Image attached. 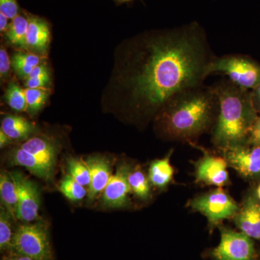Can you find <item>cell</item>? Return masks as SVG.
I'll use <instances>...</instances> for the list:
<instances>
[{"instance_id":"cell-4","label":"cell","mask_w":260,"mask_h":260,"mask_svg":"<svg viewBox=\"0 0 260 260\" xmlns=\"http://www.w3.org/2000/svg\"><path fill=\"white\" fill-rule=\"evenodd\" d=\"M220 73L242 88L252 90L260 83V63L245 54H231L212 59L208 75Z\"/></svg>"},{"instance_id":"cell-16","label":"cell","mask_w":260,"mask_h":260,"mask_svg":"<svg viewBox=\"0 0 260 260\" xmlns=\"http://www.w3.org/2000/svg\"><path fill=\"white\" fill-rule=\"evenodd\" d=\"M7 160L10 165L25 168L31 174L44 180H51L54 175V171L19 146L10 150L7 155Z\"/></svg>"},{"instance_id":"cell-15","label":"cell","mask_w":260,"mask_h":260,"mask_svg":"<svg viewBox=\"0 0 260 260\" xmlns=\"http://www.w3.org/2000/svg\"><path fill=\"white\" fill-rule=\"evenodd\" d=\"M26 47L34 54L47 53L50 42V30L49 24L44 19L34 15H29Z\"/></svg>"},{"instance_id":"cell-7","label":"cell","mask_w":260,"mask_h":260,"mask_svg":"<svg viewBox=\"0 0 260 260\" xmlns=\"http://www.w3.org/2000/svg\"><path fill=\"white\" fill-rule=\"evenodd\" d=\"M220 242L210 251L213 260H256L255 246L252 239L242 232L220 225Z\"/></svg>"},{"instance_id":"cell-35","label":"cell","mask_w":260,"mask_h":260,"mask_svg":"<svg viewBox=\"0 0 260 260\" xmlns=\"http://www.w3.org/2000/svg\"><path fill=\"white\" fill-rule=\"evenodd\" d=\"M253 105H254V108H255L256 112H257L258 114H259V113H260V100L258 101V102L254 103V104H253Z\"/></svg>"},{"instance_id":"cell-27","label":"cell","mask_w":260,"mask_h":260,"mask_svg":"<svg viewBox=\"0 0 260 260\" xmlns=\"http://www.w3.org/2000/svg\"><path fill=\"white\" fill-rule=\"evenodd\" d=\"M25 90L27 112L30 114H37L47 102L49 90L47 88H26Z\"/></svg>"},{"instance_id":"cell-38","label":"cell","mask_w":260,"mask_h":260,"mask_svg":"<svg viewBox=\"0 0 260 260\" xmlns=\"http://www.w3.org/2000/svg\"><path fill=\"white\" fill-rule=\"evenodd\" d=\"M259 209H260V205H259Z\"/></svg>"},{"instance_id":"cell-28","label":"cell","mask_w":260,"mask_h":260,"mask_svg":"<svg viewBox=\"0 0 260 260\" xmlns=\"http://www.w3.org/2000/svg\"><path fill=\"white\" fill-rule=\"evenodd\" d=\"M49 83V70L46 64L42 63L36 67L25 79L27 88H46Z\"/></svg>"},{"instance_id":"cell-37","label":"cell","mask_w":260,"mask_h":260,"mask_svg":"<svg viewBox=\"0 0 260 260\" xmlns=\"http://www.w3.org/2000/svg\"><path fill=\"white\" fill-rule=\"evenodd\" d=\"M116 1L119 2V3H126V2L133 1V0H116Z\"/></svg>"},{"instance_id":"cell-12","label":"cell","mask_w":260,"mask_h":260,"mask_svg":"<svg viewBox=\"0 0 260 260\" xmlns=\"http://www.w3.org/2000/svg\"><path fill=\"white\" fill-rule=\"evenodd\" d=\"M233 220L240 232L260 241V209L255 194L246 195Z\"/></svg>"},{"instance_id":"cell-25","label":"cell","mask_w":260,"mask_h":260,"mask_svg":"<svg viewBox=\"0 0 260 260\" xmlns=\"http://www.w3.org/2000/svg\"><path fill=\"white\" fill-rule=\"evenodd\" d=\"M7 104L13 110L17 112L27 111L26 96L25 90L20 88L16 83L11 82L8 85L5 93Z\"/></svg>"},{"instance_id":"cell-34","label":"cell","mask_w":260,"mask_h":260,"mask_svg":"<svg viewBox=\"0 0 260 260\" xmlns=\"http://www.w3.org/2000/svg\"><path fill=\"white\" fill-rule=\"evenodd\" d=\"M2 260H34L28 256L21 255V254L10 253V255L5 256Z\"/></svg>"},{"instance_id":"cell-6","label":"cell","mask_w":260,"mask_h":260,"mask_svg":"<svg viewBox=\"0 0 260 260\" xmlns=\"http://www.w3.org/2000/svg\"><path fill=\"white\" fill-rule=\"evenodd\" d=\"M188 205L191 210L206 217L210 231L220 227L225 219H233L239 210V205L223 187L195 197L189 200Z\"/></svg>"},{"instance_id":"cell-9","label":"cell","mask_w":260,"mask_h":260,"mask_svg":"<svg viewBox=\"0 0 260 260\" xmlns=\"http://www.w3.org/2000/svg\"><path fill=\"white\" fill-rule=\"evenodd\" d=\"M18 191V203L16 219L23 223H32L39 216L41 195L37 184L23 173H10Z\"/></svg>"},{"instance_id":"cell-23","label":"cell","mask_w":260,"mask_h":260,"mask_svg":"<svg viewBox=\"0 0 260 260\" xmlns=\"http://www.w3.org/2000/svg\"><path fill=\"white\" fill-rule=\"evenodd\" d=\"M14 218L4 207L0 209V250L1 252L11 251L15 230H13V221Z\"/></svg>"},{"instance_id":"cell-33","label":"cell","mask_w":260,"mask_h":260,"mask_svg":"<svg viewBox=\"0 0 260 260\" xmlns=\"http://www.w3.org/2000/svg\"><path fill=\"white\" fill-rule=\"evenodd\" d=\"M12 140L8 136L3 130H0V148H3L11 143Z\"/></svg>"},{"instance_id":"cell-20","label":"cell","mask_w":260,"mask_h":260,"mask_svg":"<svg viewBox=\"0 0 260 260\" xmlns=\"http://www.w3.org/2000/svg\"><path fill=\"white\" fill-rule=\"evenodd\" d=\"M130 190L138 199L147 201L151 198V183L148 174L139 165L132 166L128 175Z\"/></svg>"},{"instance_id":"cell-24","label":"cell","mask_w":260,"mask_h":260,"mask_svg":"<svg viewBox=\"0 0 260 260\" xmlns=\"http://www.w3.org/2000/svg\"><path fill=\"white\" fill-rule=\"evenodd\" d=\"M59 191L72 202L80 201L88 195L85 186L79 184L70 174L63 178L59 184Z\"/></svg>"},{"instance_id":"cell-3","label":"cell","mask_w":260,"mask_h":260,"mask_svg":"<svg viewBox=\"0 0 260 260\" xmlns=\"http://www.w3.org/2000/svg\"><path fill=\"white\" fill-rule=\"evenodd\" d=\"M218 98L220 111L211 131L215 148L226 149L248 144L249 132L257 119L251 90L239 86L224 78L212 85Z\"/></svg>"},{"instance_id":"cell-22","label":"cell","mask_w":260,"mask_h":260,"mask_svg":"<svg viewBox=\"0 0 260 260\" xmlns=\"http://www.w3.org/2000/svg\"><path fill=\"white\" fill-rule=\"evenodd\" d=\"M11 64L19 78L25 80L32 70L41 64V58L34 53L18 51L12 57Z\"/></svg>"},{"instance_id":"cell-18","label":"cell","mask_w":260,"mask_h":260,"mask_svg":"<svg viewBox=\"0 0 260 260\" xmlns=\"http://www.w3.org/2000/svg\"><path fill=\"white\" fill-rule=\"evenodd\" d=\"M1 130L12 140H27L35 135L37 126L23 116L8 115L3 118Z\"/></svg>"},{"instance_id":"cell-29","label":"cell","mask_w":260,"mask_h":260,"mask_svg":"<svg viewBox=\"0 0 260 260\" xmlns=\"http://www.w3.org/2000/svg\"><path fill=\"white\" fill-rule=\"evenodd\" d=\"M0 13L13 20L18 15V5L16 0H0Z\"/></svg>"},{"instance_id":"cell-17","label":"cell","mask_w":260,"mask_h":260,"mask_svg":"<svg viewBox=\"0 0 260 260\" xmlns=\"http://www.w3.org/2000/svg\"><path fill=\"white\" fill-rule=\"evenodd\" d=\"M173 150L162 158L154 160L149 167L148 177L151 185L158 189H164L174 179V169L171 164Z\"/></svg>"},{"instance_id":"cell-5","label":"cell","mask_w":260,"mask_h":260,"mask_svg":"<svg viewBox=\"0 0 260 260\" xmlns=\"http://www.w3.org/2000/svg\"><path fill=\"white\" fill-rule=\"evenodd\" d=\"M10 253L28 256L34 260H53L50 238L42 223H24L15 229Z\"/></svg>"},{"instance_id":"cell-21","label":"cell","mask_w":260,"mask_h":260,"mask_svg":"<svg viewBox=\"0 0 260 260\" xmlns=\"http://www.w3.org/2000/svg\"><path fill=\"white\" fill-rule=\"evenodd\" d=\"M28 17L18 15L12 20L8 30L6 38L12 45L21 49H26V35L28 31Z\"/></svg>"},{"instance_id":"cell-11","label":"cell","mask_w":260,"mask_h":260,"mask_svg":"<svg viewBox=\"0 0 260 260\" xmlns=\"http://www.w3.org/2000/svg\"><path fill=\"white\" fill-rule=\"evenodd\" d=\"M132 166L123 162L116 168L110 180L103 191L102 203L106 208H126L129 205L130 190L128 175Z\"/></svg>"},{"instance_id":"cell-8","label":"cell","mask_w":260,"mask_h":260,"mask_svg":"<svg viewBox=\"0 0 260 260\" xmlns=\"http://www.w3.org/2000/svg\"><path fill=\"white\" fill-rule=\"evenodd\" d=\"M228 165L244 179L260 181V145L246 144L221 151Z\"/></svg>"},{"instance_id":"cell-36","label":"cell","mask_w":260,"mask_h":260,"mask_svg":"<svg viewBox=\"0 0 260 260\" xmlns=\"http://www.w3.org/2000/svg\"><path fill=\"white\" fill-rule=\"evenodd\" d=\"M255 194L256 198H257V199L260 200V181L259 185H258L257 187H256Z\"/></svg>"},{"instance_id":"cell-19","label":"cell","mask_w":260,"mask_h":260,"mask_svg":"<svg viewBox=\"0 0 260 260\" xmlns=\"http://www.w3.org/2000/svg\"><path fill=\"white\" fill-rule=\"evenodd\" d=\"M0 198L1 206L4 207L13 218H16L18 191L14 179L10 173L2 172L0 174Z\"/></svg>"},{"instance_id":"cell-2","label":"cell","mask_w":260,"mask_h":260,"mask_svg":"<svg viewBox=\"0 0 260 260\" xmlns=\"http://www.w3.org/2000/svg\"><path fill=\"white\" fill-rule=\"evenodd\" d=\"M220 111L213 87L205 84L183 89L173 95L154 119L157 133L164 139L189 144L211 132Z\"/></svg>"},{"instance_id":"cell-26","label":"cell","mask_w":260,"mask_h":260,"mask_svg":"<svg viewBox=\"0 0 260 260\" xmlns=\"http://www.w3.org/2000/svg\"><path fill=\"white\" fill-rule=\"evenodd\" d=\"M67 168L70 175L79 184L84 186L90 185V171L85 161L76 158H70L68 159Z\"/></svg>"},{"instance_id":"cell-13","label":"cell","mask_w":260,"mask_h":260,"mask_svg":"<svg viewBox=\"0 0 260 260\" xmlns=\"http://www.w3.org/2000/svg\"><path fill=\"white\" fill-rule=\"evenodd\" d=\"M90 174L88 189V201H93L102 194L112 176V162L104 155H90L85 160Z\"/></svg>"},{"instance_id":"cell-14","label":"cell","mask_w":260,"mask_h":260,"mask_svg":"<svg viewBox=\"0 0 260 260\" xmlns=\"http://www.w3.org/2000/svg\"><path fill=\"white\" fill-rule=\"evenodd\" d=\"M19 147L31 154L54 172L59 148L54 140L45 136L34 135Z\"/></svg>"},{"instance_id":"cell-1","label":"cell","mask_w":260,"mask_h":260,"mask_svg":"<svg viewBox=\"0 0 260 260\" xmlns=\"http://www.w3.org/2000/svg\"><path fill=\"white\" fill-rule=\"evenodd\" d=\"M215 56L198 22L138 34L118 47L104 99L135 120H154L173 95L204 84Z\"/></svg>"},{"instance_id":"cell-31","label":"cell","mask_w":260,"mask_h":260,"mask_svg":"<svg viewBox=\"0 0 260 260\" xmlns=\"http://www.w3.org/2000/svg\"><path fill=\"white\" fill-rule=\"evenodd\" d=\"M248 144L260 145V116L251 126L248 139Z\"/></svg>"},{"instance_id":"cell-32","label":"cell","mask_w":260,"mask_h":260,"mask_svg":"<svg viewBox=\"0 0 260 260\" xmlns=\"http://www.w3.org/2000/svg\"><path fill=\"white\" fill-rule=\"evenodd\" d=\"M8 20H10V19L8 17L0 13V30L2 32L8 30L10 25V23L8 24Z\"/></svg>"},{"instance_id":"cell-10","label":"cell","mask_w":260,"mask_h":260,"mask_svg":"<svg viewBox=\"0 0 260 260\" xmlns=\"http://www.w3.org/2000/svg\"><path fill=\"white\" fill-rule=\"evenodd\" d=\"M193 146L203 150V156L194 164V176L197 182L208 186L223 187L230 184L227 170L228 164L224 157L217 156L201 147Z\"/></svg>"},{"instance_id":"cell-30","label":"cell","mask_w":260,"mask_h":260,"mask_svg":"<svg viewBox=\"0 0 260 260\" xmlns=\"http://www.w3.org/2000/svg\"><path fill=\"white\" fill-rule=\"evenodd\" d=\"M11 64V61L10 60L9 56L7 53L6 49L2 47L0 49V76H1V79H4L8 76Z\"/></svg>"}]
</instances>
